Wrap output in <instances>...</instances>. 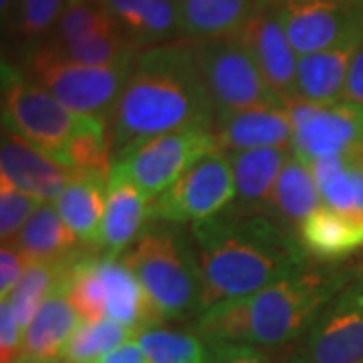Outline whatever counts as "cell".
Wrapping results in <instances>:
<instances>
[{
    "instance_id": "32",
    "label": "cell",
    "mask_w": 363,
    "mask_h": 363,
    "mask_svg": "<svg viewBox=\"0 0 363 363\" xmlns=\"http://www.w3.org/2000/svg\"><path fill=\"white\" fill-rule=\"evenodd\" d=\"M67 6V0H16L9 25L25 40H39L55 30Z\"/></svg>"
},
{
    "instance_id": "17",
    "label": "cell",
    "mask_w": 363,
    "mask_h": 363,
    "mask_svg": "<svg viewBox=\"0 0 363 363\" xmlns=\"http://www.w3.org/2000/svg\"><path fill=\"white\" fill-rule=\"evenodd\" d=\"M152 200L133 182L111 169L97 250L121 257L150 224Z\"/></svg>"
},
{
    "instance_id": "19",
    "label": "cell",
    "mask_w": 363,
    "mask_h": 363,
    "mask_svg": "<svg viewBox=\"0 0 363 363\" xmlns=\"http://www.w3.org/2000/svg\"><path fill=\"white\" fill-rule=\"evenodd\" d=\"M363 33L353 35L331 49L298 57V99L311 104H333L343 99L351 61L359 49Z\"/></svg>"
},
{
    "instance_id": "7",
    "label": "cell",
    "mask_w": 363,
    "mask_h": 363,
    "mask_svg": "<svg viewBox=\"0 0 363 363\" xmlns=\"http://www.w3.org/2000/svg\"><path fill=\"white\" fill-rule=\"evenodd\" d=\"M133 59L107 67L83 65L67 59L51 43H40L28 52L25 73L71 111L107 121L128 81Z\"/></svg>"
},
{
    "instance_id": "38",
    "label": "cell",
    "mask_w": 363,
    "mask_h": 363,
    "mask_svg": "<svg viewBox=\"0 0 363 363\" xmlns=\"http://www.w3.org/2000/svg\"><path fill=\"white\" fill-rule=\"evenodd\" d=\"M97 363H147V357L140 347V343L133 337L130 341H125L123 345H119L111 353H107Z\"/></svg>"
},
{
    "instance_id": "21",
    "label": "cell",
    "mask_w": 363,
    "mask_h": 363,
    "mask_svg": "<svg viewBox=\"0 0 363 363\" xmlns=\"http://www.w3.org/2000/svg\"><path fill=\"white\" fill-rule=\"evenodd\" d=\"M81 321V315L67 297L65 286H59L51 297L43 301L23 331V357L35 362L63 357L67 343Z\"/></svg>"
},
{
    "instance_id": "43",
    "label": "cell",
    "mask_w": 363,
    "mask_h": 363,
    "mask_svg": "<svg viewBox=\"0 0 363 363\" xmlns=\"http://www.w3.org/2000/svg\"><path fill=\"white\" fill-rule=\"evenodd\" d=\"M202 363H208V359H206V362H202Z\"/></svg>"
},
{
    "instance_id": "26",
    "label": "cell",
    "mask_w": 363,
    "mask_h": 363,
    "mask_svg": "<svg viewBox=\"0 0 363 363\" xmlns=\"http://www.w3.org/2000/svg\"><path fill=\"white\" fill-rule=\"evenodd\" d=\"M267 0H180V30L188 40L236 35Z\"/></svg>"
},
{
    "instance_id": "4",
    "label": "cell",
    "mask_w": 363,
    "mask_h": 363,
    "mask_svg": "<svg viewBox=\"0 0 363 363\" xmlns=\"http://www.w3.org/2000/svg\"><path fill=\"white\" fill-rule=\"evenodd\" d=\"M162 321L204 311V283L192 240L180 226L150 222L123 255Z\"/></svg>"
},
{
    "instance_id": "2",
    "label": "cell",
    "mask_w": 363,
    "mask_h": 363,
    "mask_svg": "<svg viewBox=\"0 0 363 363\" xmlns=\"http://www.w3.org/2000/svg\"><path fill=\"white\" fill-rule=\"evenodd\" d=\"M216 107L190 40L135 55L128 81L107 117L113 157L128 145L190 125H214Z\"/></svg>"
},
{
    "instance_id": "39",
    "label": "cell",
    "mask_w": 363,
    "mask_h": 363,
    "mask_svg": "<svg viewBox=\"0 0 363 363\" xmlns=\"http://www.w3.org/2000/svg\"><path fill=\"white\" fill-rule=\"evenodd\" d=\"M14 6H16V0H0V18H2V25L4 26H6V21L11 23Z\"/></svg>"
},
{
    "instance_id": "5",
    "label": "cell",
    "mask_w": 363,
    "mask_h": 363,
    "mask_svg": "<svg viewBox=\"0 0 363 363\" xmlns=\"http://www.w3.org/2000/svg\"><path fill=\"white\" fill-rule=\"evenodd\" d=\"M63 286L81 319H111L135 335L164 323L123 257L87 250L71 264Z\"/></svg>"
},
{
    "instance_id": "42",
    "label": "cell",
    "mask_w": 363,
    "mask_h": 363,
    "mask_svg": "<svg viewBox=\"0 0 363 363\" xmlns=\"http://www.w3.org/2000/svg\"><path fill=\"white\" fill-rule=\"evenodd\" d=\"M69 4H77V2H89V0H67ZM99 2H104V0H99Z\"/></svg>"
},
{
    "instance_id": "14",
    "label": "cell",
    "mask_w": 363,
    "mask_h": 363,
    "mask_svg": "<svg viewBox=\"0 0 363 363\" xmlns=\"http://www.w3.org/2000/svg\"><path fill=\"white\" fill-rule=\"evenodd\" d=\"M236 35L247 45L262 77L277 93V97L285 105L297 101L298 55L286 37L283 21L279 16V0H267L259 13Z\"/></svg>"
},
{
    "instance_id": "27",
    "label": "cell",
    "mask_w": 363,
    "mask_h": 363,
    "mask_svg": "<svg viewBox=\"0 0 363 363\" xmlns=\"http://www.w3.org/2000/svg\"><path fill=\"white\" fill-rule=\"evenodd\" d=\"M323 206L363 216V154L331 156L311 164Z\"/></svg>"
},
{
    "instance_id": "13",
    "label": "cell",
    "mask_w": 363,
    "mask_h": 363,
    "mask_svg": "<svg viewBox=\"0 0 363 363\" xmlns=\"http://www.w3.org/2000/svg\"><path fill=\"white\" fill-rule=\"evenodd\" d=\"M313 363H363V274L339 291L303 337Z\"/></svg>"
},
{
    "instance_id": "28",
    "label": "cell",
    "mask_w": 363,
    "mask_h": 363,
    "mask_svg": "<svg viewBox=\"0 0 363 363\" xmlns=\"http://www.w3.org/2000/svg\"><path fill=\"white\" fill-rule=\"evenodd\" d=\"M77 260V259H75ZM28 262L23 279L18 281V285L14 286V291L6 297V301L13 305L16 319L26 329V325L30 323V319L35 317V313L43 305V301L51 297L52 293L63 286L67 279V272L71 269V264L75 262Z\"/></svg>"
},
{
    "instance_id": "34",
    "label": "cell",
    "mask_w": 363,
    "mask_h": 363,
    "mask_svg": "<svg viewBox=\"0 0 363 363\" xmlns=\"http://www.w3.org/2000/svg\"><path fill=\"white\" fill-rule=\"evenodd\" d=\"M23 357V327L13 305L0 301V363H16Z\"/></svg>"
},
{
    "instance_id": "35",
    "label": "cell",
    "mask_w": 363,
    "mask_h": 363,
    "mask_svg": "<svg viewBox=\"0 0 363 363\" xmlns=\"http://www.w3.org/2000/svg\"><path fill=\"white\" fill-rule=\"evenodd\" d=\"M208 363H271L259 345L242 341H208Z\"/></svg>"
},
{
    "instance_id": "36",
    "label": "cell",
    "mask_w": 363,
    "mask_h": 363,
    "mask_svg": "<svg viewBox=\"0 0 363 363\" xmlns=\"http://www.w3.org/2000/svg\"><path fill=\"white\" fill-rule=\"evenodd\" d=\"M28 260L14 247V245H2L0 248V297L6 298L23 279Z\"/></svg>"
},
{
    "instance_id": "15",
    "label": "cell",
    "mask_w": 363,
    "mask_h": 363,
    "mask_svg": "<svg viewBox=\"0 0 363 363\" xmlns=\"http://www.w3.org/2000/svg\"><path fill=\"white\" fill-rule=\"evenodd\" d=\"M73 174L75 172L65 168L25 140L9 131L2 133L0 178L11 182L21 192L37 198L43 204H55Z\"/></svg>"
},
{
    "instance_id": "18",
    "label": "cell",
    "mask_w": 363,
    "mask_h": 363,
    "mask_svg": "<svg viewBox=\"0 0 363 363\" xmlns=\"http://www.w3.org/2000/svg\"><path fill=\"white\" fill-rule=\"evenodd\" d=\"M117 30L138 51L182 37L180 0H104Z\"/></svg>"
},
{
    "instance_id": "23",
    "label": "cell",
    "mask_w": 363,
    "mask_h": 363,
    "mask_svg": "<svg viewBox=\"0 0 363 363\" xmlns=\"http://www.w3.org/2000/svg\"><path fill=\"white\" fill-rule=\"evenodd\" d=\"M321 206L323 202L311 166L293 154L285 164V168L281 169L277 184L260 214H267L283 228L297 234L298 226Z\"/></svg>"
},
{
    "instance_id": "25",
    "label": "cell",
    "mask_w": 363,
    "mask_h": 363,
    "mask_svg": "<svg viewBox=\"0 0 363 363\" xmlns=\"http://www.w3.org/2000/svg\"><path fill=\"white\" fill-rule=\"evenodd\" d=\"M109 176L99 172H75L65 190L57 198L55 208L59 210L65 224L77 234L85 247L97 250L105 202H107Z\"/></svg>"
},
{
    "instance_id": "22",
    "label": "cell",
    "mask_w": 363,
    "mask_h": 363,
    "mask_svg": "<svg viewBox=\"0 0 363 363\" xmlns=\"http://www.w3.org/2000/svg\"><path fill=\"white\" fill-rule=\"evenodd\" d=\"M11 245L18 248L28 262H71L83 252L93 250L85 247L79 236L61 218L55 204H40L28 218L23 230Z\"/></svg>"
},
{
    "instance_id": "20",
    "label": "cell",
    "mask_w": 363,
    "mask_h": 363,
    "mask_svg": "<svg viewBox=\"0 0 363 363\" xmlns=\"http://www.w3.org/2000/svg\"><path fill=\"white\" fill-rule=\"evenodd\" d=\"M297 236L311 259L335 264L363 248V216L321 206L298 226Z\"/></svg>"
},
{
    "instance_id": "9",
    "label": "cell",
    "mask_w": 363,
    "mask_h": 363,
    "mask_svg": "<svg viewBox=\"0 0 363 363\" xmlns=\"http://www.w3.org/2000/svg\"><path fill=\"white\" fill-rule=\"evenodd\" d=\"M196 63L218 111L285 105L269 87L238 35L190 40Z\"/></svg>"
},
{
    "instance_id": "40",
    "label": "cell",
    "mask_w": 363,
    "mask_h": 363,
    "mask_svg": "<svg viewBox=\"0 0 363 363\" xmlns=\"http://www.w3.org/2000/svg\"><path fill=\"white\" fill-rule=\"evenodd\" d=\"M285 363H313L303 351H298V353H293L291 357H286Z\"/></svg>"
},
{
    "instance_id": "30",
    "label": "cell",
    "mask_w": 363,
    "mask_h": 363,
    "mask_svg": "<svg viewBox=\"0 0 363 363\" xmlns=\"http://www.w3.org/2000/svg\"><path fill=\"white\" fill-rule=\"evenodd\" d=\"M135 341L147 357V363H202L206 362V343L188 331L152 325L142 329Z\"/></svg>"
},
{
    "instance_id": "24",
    "label": "cell",
    "mask_w": 363,
    "mask_h": 363,
    "mask_svg": "<svg viewBox=\"0 0 363 363\" xmlns=\"http://www.w3.org/2000/svg\"><path fill=\"white\" fill-rule=\"evenodd\" d=\"M236 184L233 208L242 212H260L267 204L281 169L293 156L289 147H257L226 152Z\"/></svg>"
},
{
    "instance_id": "41",
    "label": "cell",
    "mask_w": 363,
    "mask_h": 363,
    "mask_svg": "<svg viewBox=\"0 0 363 363\" xmlns=\"http://www.w3.org/2000/svg\"><path fill=\"white\" fill-rule=\"evenodd\" d=\"M16 363H69L63 357H59V359H49V362H35V359H25V357H21Z\"/></svg>"
},
{
    "instance_id": "6",
    "label": "cell",
    "mask_w": 363,
    "mask_h": 363,
    "mask_svg": "<svg viewBox=\"0 0 363 363\" xmlns=\"http://www.w3.org/2000/svg\"><path fill=\"white\" fill-rule=\"evenodd\" d=\"M93 116L71 111L35 83L25 69L2 61V125L26 143L63 164V156L75 133L89 123Z\"/></svg>"
},
{
    "instance_id": "31",
    "label": "cell",
    "mask_w": 363,
    "mask_h": 363,
    "mask_svg": "<svg viewBox=\"0 0 363 363\" xmlns=\"http://www.w3.org/2000/svg\"><path fill=\"white\" fill-rule=\"evenodd\" d=\"M113 26L116 23L107 13L104 2H99V0L77 2V4L67 6L49 40L51 43H69V40L83 39V37H89L99 30L113 28Z\"/></svg>"
},
{
    "instance_id": "33",
    "label": "cell",
    "mask_w": 363,
    "mask_h": 363,
    "mask_svg": "<svg viewBox=\"0 0 363 363\" xmlns=\"http://www.w3.org/2000/svg\"><path fill=\"white\" fill-rule=\"evenodd\" d=\"M40 204L43 202H39L37 198L21 192L11 182L0 178V238H2V245L13 242Z\"/></svg>"
},
{
    "instance_id": "3",
    "label": "cell",
    "mask_w": 363,
    "mask_h": 363,
    "mask_svg": "<svg viewBox=\"0 0 363 363\" xmlns=\"http://www.w3.org/2000/svg\"><path fill=\"white\" fill-rule=\"evenodd\" d=\"M359 272L353 267H305L242 298H228L196 317L194 331L208 341H242L281 347L307 335L319 313Z\"/></svg>"
},
{
    "instance_id": "29",
    "label": "cell",
    "mask_w": 363,
    "mask_h": 363,
    "mask_svg": "<svg viewBox=\"0 0 363 363\" xmlns=\"http://www.w3.org/2000/svg\"><path fill=\"white\" fill-rule=\"evenodd\" d=\"M133 337L135 333L131 329L111 319H83L67 343L63 359L69 363H97Z\"/></svg>"
},
{
    "instance_id": "8",
    "label": "cell",
    "mask_w": 363,
    "mask_h": 363,
    "mask_svg": "<svg viewBox=\"0 0 363 363\" xmlns=\"http://www.w3.org/2000/svg\"><path fill=\"white\" fill-rule=\"evenodd\" d=\"M216 150L214 125H190L131 143L113 157V169L125 174L154 202L198 160Z\"/></svg>"
},
{
    "instance_id": "12",
    "label": "cell",
    "mask_w": 363,
    "mask_h": 363,
    "mask_svg": "<svg viewBox=\"0 0 363 363\" xmlns=\"http://www.w3.org/2000/svg\"><path fill=\"white\" fill-rule=\"evenodd\" d=\"M279 16L298 57L363 33V0H279Z\"/></svg>"
},
{
    "instance_id": "11",
    "label": "cell",
    "mask_w": 363,
    "mask_h": 363,
    "mask_svg": "<svg viewBox=\"0 0 363 363\" xmlns=\"http://www.w3.org/2000/svg\"><path fill=\"white\" fill-rule=\"evenodd\" d=\"M293 121L291 150L305 164L331 156L363 154V109L345 99L311 104L297 99L286 105Z\"/></svg>"
},
{
    "instance_id": "37",
    "label": "cell",
    "mask_w": 363,
    "mask_h": 363,
    "mask_svg": "<svg viewBox=\"0 0 363 363\" xmlns=\"http://www.w3.org/2000/svg\"><path fill=\"white\" fill-rule=\"evenodd\" d=\"M343 99L363 109V40L359 49L355 51L353 61H351L347 81H345V91H343Z\"/></svg>"
},
{
    "instance_id": "10",
    "label": "cell",
    "mask_w": 363,
    "mask_h": 363,
    "mask_svg": "<svg viewBox=\"0 0 363 363\" xmlns=\"http://www.w3.org/2000/svg\"><path fill=\"white\" fill-rule=\"evenodd\" d=\"M236 200V184L226 152L216 150L198 160L180 180L152 202L150 222L176 226L218 216Z\"/></svg>"
},
{
    "instance_id": "1",
    "label": "cell",
    "mask_w": 363,
    "mask_h": 363,
    "mask_svg": "<svg viewBox=\"0 0 363 363\" xmlns=\"http://www.w3.org/2000/svg\"><path fill=\"white\" fill-rule=\"evenodd\" d=\"M190 240L204 283V309L262 291L309 267L297 234L260 212L226 208L190 226Z\"/></svg>"
},
{
    "instance_id": "16",
    "label": "cell",
    "mask_w": 363,
    "mask_h": 363,
    "mask_svg": "<svg viewBox=\"0 0 363 363\" xmlns=\"http://www.w3.org/2000/svg\"><path fill=\"white\" fill-rule=\"evenodd\" d=\"M214 135L222 152L289 147L293 140V121L286 105L218 111L214 117Z\"/></svg>"
}]
</instances>
